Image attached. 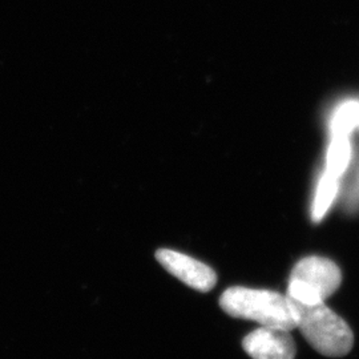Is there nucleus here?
<instances>
[{"instance_id":"1","label":"nucleus","mask_w":359,"mask_h":359,"mask_svg":"<svg viewBox=\"0 0 359 359\" xmlns=\"http://www.w3.org/2000/svg\"><path fill=\"white\" fill-rule=\"evenodd\" d=\"M219 308L238 320L283 330L297 329L294 314L286 295L265 289L231 286L219 297Z\"/></svg>"},{"instance_id":"2","label":"nucleus","mask_w":359,"mask_h":359,"mask_svg":"<svg viewBox=\"0 0 359 359\" xmlns=\"http://www.w3.org/2000/svg\"><path fill=\"white\" fill-rule=\"evenodd\" d=\"M289 304L294 314L297 329L301 330L316 351L330 358H341L351 351L354 345L351 327L325 302L304 305L289 299Z\"/></svg>"},{"instance_id":"3","label":"nucleus","mask_w":359,"mask_h":359,"mask_svg":"<svg viewBox=\"0 0 359 359\" xmlns=\"http://www.w3.org/2000/svg\"><path fill=\"white\" fill-rule=\"evenodd\" d=\"M342 283V273L337 264L323 257L302 258L292 270L286 297L304 305L325 302Z\"/></svg>"},{"instance_id":"4","label":"nucleus","mask_w":359,"mask_h":359,"mask_svg":"<svg viewBox=\"0 0 359 359\" xmlns=\"http://www.w3.org/2000/svg\"><path fill=\"white\" fill-rule=\"evenodd\" d=\"M156 259L168 273L197 292L208 293L217 283L215 270L188 255L172 249H158Z\"/></svg>"},{"instance_id":"5","label":"nucleus","mask_w":359,"mask_h":359,"mask_svg":"<svg viewBox=\"0 0 359 359\" xmlns=\"http://www.w3.org/2000/svg\"><path fill=\"white\" fill-rule=\"evenodd\" d=\"M245 353L252 359H295L294 339L289 330L261 326L243 341Z\"/></svg>"},{"instance_id":"6","label":"nucleus","mask_w":359,"mask_h":359,"mask_svg":"<svg viewBox=\"0 0 359 359\" xmlns=\"http://www.w3.org/2000/svg\"><path fill=\"white\" fill-rule=\"evenodd\" d=\"M338 177H334L333 175L325 172L322 176L317 192H316V198H314V206H313V219L316 222L321 221L325 217L327 209L332 205V203L338 193Z\"/></svg>"},{"instance_id":"7","label":"nucleus","mask_w":359,"mask_h":359,"mask_svg":"<svg viewBox=\"0 0 359 359\" xmlns=\"http://www.w3.org/2000/svg\"><path fill=\"white\" fill-rule=\"evenodd\" d=\"M351 148L348 136H333V140L330 142L329 151H327V169L326 172L333 175L334 177H339L350 163Z\"/></svg>"},{"instance_id":"8","label":"nucleus","mask_w":359,"mask_h":359,"mask_svg":"<svg viewBox=\"0 0 359 359\" xmlns=\"http://www.w3.org/2000/svg\"><path fill=\"white\" fill-rule=\"evenodd\" d=\"M359 126V103L344 104L333 117V136H348V133Z\"/></svg>"}]
</instances>
